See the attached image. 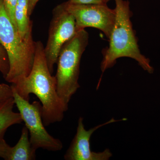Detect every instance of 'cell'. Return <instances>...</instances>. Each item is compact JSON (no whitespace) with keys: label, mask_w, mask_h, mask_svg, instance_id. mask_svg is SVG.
Returning a JSON list of instances; mask_svg holds the SVG:
<instances>
[{"label":"cell","mask_w":160,"mask_h":160,"mask_svg":"<svg viewBox=\"0 0 160 160\" xmlns=\"http://www.w3.org/2000/svg\"><path fill=\"white\" fill-rule=\"evenodd\" d=\"M12 86L26 101H29L30 94L37 97L42 105V118L45 126L63 120L68 107L58 94L55 76L49 71L42 42H35L34 62L30 73L19 79Z\"/></svg>","instance_id":"cell-1"},{"label":"cell","mask_w":160,"mask_h":160,"mask_svg":"<svg viewBox=\"0 0 160 160\" xmlns=\"http://www.w3.org/2000/svg\"><path fill=\"white\" fill-rule=\"evenodd\" d=\"M116 17L114 27L109 38V45L102 51L103 58L101 69L104 73L116 63L121 58L133 59L143 69L149 73L153 72L150 61L141 53L135 32L132 28L130 18L132 12L129 1L114 0Z\"/></svg>","instance_id":"cell-2"},{"label":"cell","mask_w":160,"mask_h":160,"mask_svg":"<svg viewBox=\"0 0 160 160\" xmlns=\"http://www.w3.org/2000/svg\"><path fill=\"white\" fill-rule=\"evenodd\" d=\"M0 43L8 54L9 70L5 79L14 83L29 75L34 62L35 42L23 39L0 3Z\"/></svg>","instance_id":"cell-3"},{"label":"cell","mask_w":160,"mask_h":160,"mask_svg":"<svg viewBox=\"0 0 160 160\" xmlns=\"http://www.w3.org/2000/svg\"><path fill=\"white\" fill-rule=\"evenodd\" d=\"M85 29L78 31L62 46L58 57L55 78L59 96L66 106L80 88L78 83L81 58L89 42Z\"/></svg>","instance_id":"cell-4"},{"label":"cell","mask_w":160,"mask_h":160,"mask_svg":"<svg viewBox=\"0 0 160 160\" xmlns=\"http://www.w3.org/2000/svg\"><path fill=\"white\" fill-rule=\"evenodd\" d=\"M15 105L17 107L25 126L30 134V142L36 150L42 149L49 151L62 150L63 144L59 139L49 134L45 128L40 102L34 101L32 104L18 94L11 85Z\"/></svg>","instance_id":"cell-5"},{"label":"cell","mask_w":160,"mask_h":160,"mask_svg":"<svg viewBox=\"0 0 160 160\" xmlns=\"http://www.w3.org/2000/svg\"><path fill=\"white\" fill-rule=\"evenodd\" d=\"M78 31L74 18L66 9L64 3L55 7L49 26L47 45L44 47L45 56L52 74L63 45Z\"/></svg>","instance_id":"cell-6"},{"label":"cell","mask_w":160,"mask_h":160,"mask_svg":"<svg viewBox=\"0 0 160 160\" xmlns=\"http://www.w3.org/2000/svg\"><path fill=\"white\" fill-rule=\"evenodd\" d=\"M64 4L74 18L78 31L92 27L101 30L109 38L115 22V9L102 4H72L68 2Z\"/></svg>","instance_id":"cell-7"},{"label":"cell","mask_w":160,"mask_h":160,"mask_svg":"<svg viewBox=\"0 0 160 160\" xmlns=\"http://www.w3.org/2000/svg\"><path fill=\"white\" fill-rule=\"evenodd\" d=\"M126 118L118 120L112 118L108 122L95 126L87 130L83 124V118L80 117L78 121L77 132L72 141L69 149L66 151L64 158L66 160H108L112 156L109 149L102 152H95L90 149V139L92 135L99 128L110 123L125 121Z\"/></svg>","instance_id":"cell-8"},{"label":"cell","mask_w":160,"mask_h":160,"mask_svg":"<svg viewBox=\"0 0 160 160\" xmlns=\"http://www.w3.org/2000/svg\"><path fill=\"white\" fill-rule=\"evenodd\" d=\"M28 11L29 0H18L14 12L18 31L23 39L32 41V22Z\"/></svg>","instance_id":"cell-9"},{"label":"cell","mask_w":160,"mask_h":160,"mask_svg":"<svg viewBox=\"0 0 160 160\" xmlns=\"http://www.w3.org/2000/svg\"><path fill=\"white\" fill-rule=\"evenodd\" d=\"M29 132L26 126L16 145L11 148L8 160H33L36 159V150L32 147L29 138Z\"/></svg>","instance_id":"cell-10"},{"label":"cell","mask_w":160,"mask_h":160,"mask_svg":"<svg viewBox=\"0 0 160 160\" xmlns=\"http://www.w3.org/2000/svg\"><path fill=\"white\" fill-rule=\"evenodd\" d=\"M14 105L12 98L0 107V138H4L6 130L10 126L23 122L19 112L13 111Z\"/></svg>","instance_id":"cell-11"},{"label":"cell","mask_w":160,"mask_h":160,"mask_svg":"<svg viewBox=\"0 0 160 160\" xmlns=\"http://www.w3.org/2000/svg\"><path fill=\"white\" fill-rule=\"evenodd\" d=\"M9 63L8 54L2 44L0 43V72L6 78L9 72Z\"/></svg>","instance_id":"cell-12"},{"label":"cell","mask_w":160,"mask_h":160,"mask_svg":"<svg viewBox=\"0 0 160 160\" xmlns=\"http://www.w3.org/2000/svg\"><path fill=\"white\" fill-rule=\"evenodd\" d=\"M13 98L11 86L6 84H0V107L7 101Z\"/></svg>","instance_id":"cell-13"},{"label":"cell","mask_w":160,"mask_h":160,"mask_svg":"<svg viewBox=\"0 0 160 160\" xmlns=\"http://www.w3.org/2000/svg\"><path fill=\"white\" fill-rule=\"evenodd\" d=\"M18 1V0H3V4L6 13L17 29V28L15 20L14 12Z\"/></svg>","instance_id":"cell-14"},{"label":"cell","mask_w":160,"mask_h":160,"mask_svg":"<svg viewBox=\"0 0 160 160\" xmlns=\"http://www.w3.org/2000/svg\"><path fill=\"white\" fill-rule=\"evenodd\" d=\"M11 148L4 138H0V157L8 160Z\"/></svg>","instance_id":"cell-15"},{"label":"cell","mask_w":160,"mask_h":160,"mask_svg":"<svg viewBox=\"0 0 160 160\" xmlns=\"http://www.w3.org/2000/svg\"><path fill=\"white\" fill-rule=\"evenodd\" d=\"M110 1L111 0H68L67 2L72 4L107 5Z\"/></svg>","instance_id":"cell-16"},{"label":"cell","mask_w":160,"mask_h":160,"mask_svg":"<svg viewBox=\"0 0 160 160\" xmlns=\"http://www.w3.org/2000/svg\"><path fill=\"white\" fill-rule=\"evenodd\" d=\"M39 0H29V15L31 16L35 7Z\"/></svg>","instance_id":"cell-17"},{"label":"cell","mask_w":160,"mask_h":160,"mask_svg":"<svg viewBox=\"0 0 160 160\" xmlns=\"http://www.w3.org/2000/svg\"><path fill=\"white\" fill-rule=\"evenodd\" d=\"M3 2V0H0V3L2 2Z\"/></svg>","instance_id":"cell-18"}]
</instances>
